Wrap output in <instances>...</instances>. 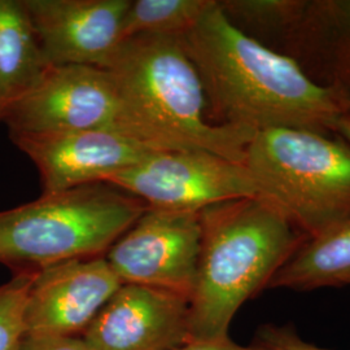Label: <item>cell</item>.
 I'll list each match as a JSON object with an SVG mask.
<instances>
[{
	"label": "cell",
	"mask_w": 350,
	"mask_h": 350,
	"mask_svg": "<svg viewBox=\"0 0 350 350\" xmlns=\"http://www.w3.org/2000/svg\"><path fill=\"white\" fill-rule=\"evenodd\" d=\"M189 301L122 284L81 335L90 350H175L189 338Z\"/></svg>",
	"instance_id": "12"
},
{
	"label": "cell",
	"mask_w": 350,
	"mask_h": 350,
	"mask_svg": "<svg viewBox=\"0 0 350 350\" xmlns=\"http://www.w3.org/2000/svg\"><path fill=\"white\" fill-rule=\"evenodd\" d=\"M257 345L266 350H327L318 348L313 344L304 341L296 334L295 329L289 327H278V325H266L258 331Z\"/></svg>",
	"instance_id": "18"
},
{
	"label": "cell",
	"mask_w": 350,
	"mask_h": 350,
	"mask_svg": "<svg viewBox=\"0 0 350 350\" xmlns=\"http://www.w3.org/2000/svg\"><path fill=\"white\" fill-rule=\"evenodd\" d=\"M10 137L37 166L43 193L105 182L108 176L163 150L109 129L50 134L10 133Z\"/></svg>",
	"instance_id": "9"
},
{
	"label": "cell",
	"mask_w": 350,
	"mask_h": 350,
	"mask_svg": "<svg viewBox=\"0 0 350 350\" xmlns=\"http://www.w3.org/2000/svg\"><path fill=\"white\" fill-rule=\"evenodd\" d=\"M200 227L188 340L228 338L241 305L269 287L276 271L308 238L260 195L205 208Z\"/></svg>",
	"instance_id": "3"
},
{
	"label": "cell",
	"mask_w": 350,
	"mask_h": 350,
	"mask_svg": "<svg viewBox=\"0 0 350 350\" xmlns=\"http://www.w3.org/2000/svg\"><path fill=\"white\" fill-rule=\"evenodd\" d=\"M104 69L120 100L121 133L157 150H205L244 165L256 131L213 122L180 38L124 39Z\"/></svg>",
	"instance_id": "2"
},
{
	"label": "cell",
	"mask_w": 350,
	"mask_h": 350,
	"mask_svg": "<svg viewBox=\"0 0 350 350\" xmlns=\"http://www.w3.org/2000/svg\"><path fill=\"white\" fill-rule=\"evenodd\" d=\"M121 286L105 257L72 260L38 271L26 300V335L81 338Z\"/></svg>",
	"instance_id": "10"
},
{
	"label": "cell",
	"mask_w": 350,
	"mask_h": 350,
	"mask_svg": "<svg viewBox=\"0 0 350 350\" xmlns=\"http://www.w3.org/2000/svg\"><path fill=\"white\" fill-rule=\"evenodd\" d=\"M214 0H135L122 23V40L138 36L182 38Z\"/></svg>",
	"instance_id": "15"
},
{
	"label": "cell",
	"mask_w": 350,
	"mask_h": 350,
	"mask_svg": "<svg viewBox=\"0 0 350 350\" xmlns=\"http://www.w3.org/2000/svg\"><path fill=\"white\" fill-rule=\"evenodd\" d=\"M175 350H266L262 347L253 344L250 347H241L228 338L217 340H188L186 344Z\"/></svg>",
	"instance_id": "20"
},
{
	"label": "cell",
	"mask_w": 350,
	"mask_h": 350,
	"mask_svg": "<svg viewBox=\"0 0 350 350\" xmlns=\"http://www.w3.org/2000/svg\"><path fill=\"white\" fill-rule=\"evenodd\" d=\"M16 350H90L81 338L25 335Z\"/></svg>",
	"instance_id": "19"
},
{
	"label": "cell",
	"mask_w": 350,
	"mask_h": 350,
	"mask_svg": "<svg viewBox=\"0 0 350 350\" xmlns=\"http://www.w3.org/2000/svg\"><path fill=\"white\" fill-rule=\"evenodd\" d=\"M182 44L200 75L214 124L327 134L340 118L331 94L300 64L234 25L214 0Z\"/></svg>",
	"instance_id": "1"
},
{
	"label": "cell",
	"mask_w": 350,
	"mask_h": 350,
	"mask_svg": "<svg viewBox=\"0 0 350 350\" xmlns=\"http://www.w3.org/2000/svg\"><path fill=\"white\" fill-rule=\"evenodd\" d=\"M227 18L247 36L282 38L297 23L306 0H218Z\"/></svg>",
	"instance_id": "16"
},
{
	"label": "cell",
	"mask_w": 350,
	"mask_h": 350,
	"mask_svg": "<svg viewBox=\"0 0 350 350\" xmlns=\"http://www.w3.org/2000/svg\"><path fill=\"white\" fill-rule=\"evenodd\" d=\"M331 133H335L338 138L342 139L350 146V120L340 117L336 122L332 125Z\"/></svg>",
	"instance_id": "21"
},
{
	"label": "cell",
	"mask_w": 350,
	"mask_h": 350,
	"mask_svg": "<svg viewBox=\"0 0 350 350\" xmlns=\"http://www.w3.org/2000/svg\"><path fill=\"white\" fill-rule=\"evenodd\" d=\"M148 209L100 182L53 193L0 212V263L38 273L56 263L104 257Z\"/></svg>",
	"instance_id": "4"
},
{
	"label": "cell",
	"mask_w": 350,
	"mask_h": 350,
	"mask_svg": "<svg viewBox=\"0 0 350 350\" xmlns=\"http://www.w3.org/2000/svg\"><path fill=\"white\" fill-rule=\"evenodd\" d=\"M350 284V219L309 238L273 276L269 288L312 291Z\"/></svg>",
	"instance_id": "14"
},
{
	"label": "cell",
	"mask_w": 350,
	"mask_h": 350,
	"mask_svg": "<svg viewBox=\"0 0 350 350\" xmlns=\"http://www.w3.org/2000/svg\"><path fill=\"white\" fill-rule=\"evenodd\" d=\"M148 208L200 213L224 201L258 196L243 163L205 150H156L143 161L105 179Z\"/></svg>",
	"instance_id": "6"
},
{
	"label": "cell",
	"mask_w": 350,
	"mask_h": 350,
	"mask_svg": "<svg viewBox=\"0 0 350 350\" xmlns=\"http://www.w3.org/2000/svg\"><path fill=\"white\" fill-rule=\"evenodd\" d=\"M37 273H13L0 284V350H16L26 335L25 306Z\"/></svg>",
	"instance_id": "17"
},
{
	"label": "cell",
	"mask_w": 350,
	"mask_h": 350,
	"mask_svg": "<svg viewBox=\"0 0 350 350\" xmlns=\"http://www.w3.org/2000/svg\"><path fill=\"white\" fill-rule=\"evenodd\" d=\"M49 68L24 0H0V118Z\"/></svg>",
	"instance_id": "13"
},
{
	"label": "cell",
	"mask_w": 350,
	"mask_h": 350,
	"mask_svg": "<svg viewBox=\"0 0 350 350\" xmlns=\"http://www.w3.org/2000/svg\"><path fill=\"white\" fill-rule=\"evenodd\" d=\"M200 213L148 208L105 253L122 284L193 292L200 253Z\"/></svg>",
	"instance_id": "7"
},
{
	"label": "cell",
	"mask_w": 350,
	"mask_h": 350,
	"mask_svg": "<svg viewBox=\"0 0 350 350\" xmlns=\"http://www.w3.org/2000/svg\"><path fill=\"white\" fill-rule=\"evenodd\" d=\"M50 66L104 68L122 42L131 0H24Z\"/></svg>",
	"instance_id": "11"
},
{
	"label": "cell",
	"mask_w": 350,
	"mask_h": 350,
	"mask_svg": "<svg viewBox=\"0 0 350 350\" xmlns=\"http://www.w3.org/2000/svg\"><path fill=\"white\" fill-rule=\"evenodd\" d=\"M258 195L306 238L350 219V146L305 129L254 134L245 152Z\"/></svg>",
	"instance_id": "5"
},
{
	"label": "cell",
	"mask_w": 350,
	"mask_h": 350,
	"mask_svg": "<svg viewBox=\"0 0 350 350\" xmlns=\"http://www.w3.org/2000/svg\"><path fill=\"white\" fill-rule=\"evenodd\" d=\"M0 121L10 133L92 129L121 133L120 100L112 77L104 68L88 65L50 66L36 88L4 109Z\"/></svg>",
	"instance_id": "8"
}]
</instances>
